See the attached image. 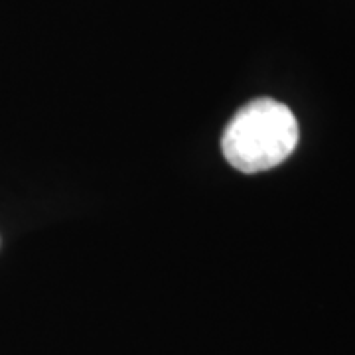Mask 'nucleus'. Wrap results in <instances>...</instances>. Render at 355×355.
Here are the masks:
<instances>
[{
    "label": "nucleus",
    "mask_w": 355,
    "mask_h": 355,
    "mask_svg": "<svg viewBox=\"0 0 355 355\" xmlns=\"http://www.w3.org/2000/svg\"><path fill=\"white\" fill-rule=\"evenodd\" d=\"M296 116L284 103L254 99L243 105L227 123L221 150L229 164L243 174L265 172L282 164L298 144Z\"/></svg>",
    "instance_id": "1"
}]
</instances>
